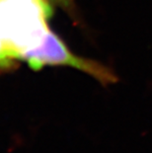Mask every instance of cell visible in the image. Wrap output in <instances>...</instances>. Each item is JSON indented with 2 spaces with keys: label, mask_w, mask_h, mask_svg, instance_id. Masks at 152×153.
<instances>
[{
  "label": "cell",
  "mask_w": 152,
  "mask_h": 153,
  "mask_svg": "<svg viewBox=\"0 0 152 153\" xmlns=\"http://www.w3.org/2000/svg\"><path fill=\"white\" fill-rule=\"evenodd\" d=\"M51 13L47 0H0V40L15 59L43 42Z\"/></svg>",
  "instance_id": "obj_1"
},
{
  "label": "cell",
  "mask_w": 152,
  "mask_h": 153,
  "mask_svg": "<svg viewBox=\"0 0 152 153\" xmlns=\"http://www.w3.org/2000/svg\"><path fill=\"white\" fill-rule=\"evenodd\" d=\"M32 69H42L44 66H68L83 71L101 83L116 82L117 76L108 67L97 61L80 57L71 51L61 39L53 31H48L43 42L20 58Z\"/></svg>",
  "instance_id": "obj_2"
},
{
  "label": "cell",
  "mask_w": 152,
  "mask_h": 153,
  "mask_svg": "<svg viewBox=\"0 0 152 153\" xmlns=\"http://www.w3.org/2000/svg\"><path fill=\"white\" fill-rule=\"evenodd\" d=\"M14 60L16 59L0 40V70L10 68Z\"/></svg>",
  "instance_id": "obj_3"
}]
</instances>
